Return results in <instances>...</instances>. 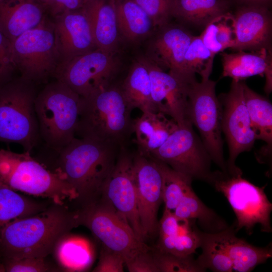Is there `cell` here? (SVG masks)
<instances>
[{"instance_id": "1", "label": "cell", "mask_w": 272, "mask_h": 272, "mask_svg": "<svg viewBox=\"0 0 272 272\" xmlns=\"http://www.w3.org/2000/svg\"><path fill=\"white\" fill-rule=\"evenodd\" d=\"M77 227L76 211L52 202L38 213L7 224L0 232V251L4 258H46L58 240Z\"/></svg>"}, {"instance_id": "2", "label": "cell", "mask_w": 272, "mask_h": 272, "mask_svg": "<svg viewBox=\"0 0 272 272\" xmlns=\"http://www.w3.org/2000/svg\"><path fill=\"white\" fill-rule=\"evenodd\" d=\"M120 148L76 137L58 151L54 171L76 191L82 207L100 198Z\"/></svg>"}, {"instance_id": "3", "label": "cell", "mask_w": 272, "mask_h": 272, "mask_svg": "<svg viewBox=\"0 0 272 272\" xmlns=\"http://www.w3.org/2000/svg\"><path fill=\"white\" fill-rule=\"evenodd\" d=\"M132 110L119 86L112 84L81 97L76 135L119 148L126 147L132 133Z\"/></svg>"}, {"instance_id": "4", "label": "cell", "mask_w": 272, "mask_h": 272, "mask_svg": "<svg viewBox=\"0 0 272 272\" xmlns=\"http://www.w3.org/2000/svg\"><path fill=\"white\" fill-rule=\"evenodd\" d=\"M0 185L59 204L78 197L75 189L58 173L29 152L18 153L0 149Z\"/></svg>"}, {"instance_id": "5", "label": "cell", "mask_w": 272, "mask_h": 272, "mask_svg": "<svg viewBox=\"0 0 272 272\" xmlns=\"http://www.w3.org/2000/svg\"><path fill=\"white\" fill-rule=\"evenodd\" d=\"M34 84L20 76L0 86V142L18 144L29 152L40 138Z\"/></svg>"}, {"instance_id": "6", "label": "cell", "mask_w": 272, "mask_h": 272, "mask_svg": "<svg viewBox=\"0 0 272 272\" xmlns=\"http://www.w3.org/2000/svg\"><path fill=\"white\" fill-rule=\"evenodd\" d=\"M81 98L57 80L37 94L35 108L40 137L57 152L76 137Z\"/></svg>"}, {"instance_id": "7", "label": "cell", "mask_w": 272, "mask_h": 272, "mask_svg": "<svg viewBox=\"0 0 272 272\" xmlns=\"http://www.w3.org/2000/svg\"><path fill=\"white\" fill-rule=\"evenodd\" d=\"M12 55L21 77L34 83L53 76L60 55L53 21L46 16L37 26L12 42Z\"/></svg>"}, {"instance_id": "8", "label": "cell", "mask_w": 272, "mask_h": 272, "mask_svg": "<svg viewBox=\"0 0 272 272\" xmlns=\"http://www.w3.org/2000/svg\"><path fill=\"white\" fill-rule=\"evenodd\" d=\"M242 176L216 170L211 185L224 195L234 212L236 232L244 229L251 235L259 224L261 232L271 233L272 204L264 192L265 186H256Z\"/></svg>"}, {"instance_id": "9", "label": "cell", "mask_w": 272, "mask_h": 272, "mask_svg": "<svg viewBox=\"0 0 272 272\" xmlns=\"http://www.w3.org/2000/svg\"><path fill=\"white\" fill-rule=\"evenodd\" d=\"M76 214L78 226L87 228L103 247L120 255L124 262L141 252L151 249L102 198L81 207Z\"/></svg>"}, {"instance_id": "10", "label": "cell", "mask_w": 272, "mask_h": 272, "mask_svg": "<svg viewBox=\"0 0 272 272\" xmlns=\"http://www.w3.org/2000/svg\"><path fill=\"white\" fill-rule=\"evenodd\" d=\"M216 82L210 78L196 80L190 85L187 117L198 130L212 162L227 172L222 137V108L216 94Z\"/></svg>"}, {"instance_id": "11", "label": "cell", "mask_w": 272, "mask_h": 272, "mask_svg": "<svg viewBox=\"0 0 272 272\" xmlns=\"http://www.w3.org/2000/svg\"><path fill=\"white\" fill-rule=\"evenodd\" d=\"M150 157L192 180H198L211 185L214 178L211 158L191 123L178 126Z\"/></svg>"}, {"instance_id": "12", "label": "cell", "mask_w": 272, "mask_h": 272, "mask_svg": "<svg viewBox=\"0 0 272 272\" xmlns=\"http://www.w3.org/2000/svg\"><path fill=\"white\" fill-rule=\"evenodd\" d=\"M120 66L117 54L97 48L60 64L53 77L85 97L112 85Z\"/></svg>"}, {"instance_id": "13", "label": "cell", "mask_w": 272, "mask_h": 272, "mask_svg": "<svg viewBox=\"0 0 272 272\" xmlns=\"http://www.w3.org/2000/svg\"><path fill=\"white\" fill-rule=\"evenodd\" d=\"M244 83L232 80L229 92L220 100L222 132L229 149L227 172L232 176L242 175L241 170L236 165V159L241 153L250 151L256 140L244 99Z\"/></svg>"}, {"instance_id": "14", "label": "cell", "mask_w": 272, "mask_h": 272, "mask_svg": "<svg viewBox=\"0 0 272 272\" xmlns=\"http://www.w3.org/2000/svg\"><path fill=\"white\" fill-rule=\"evenodd\" d=\"M100 198L108 202L144 241L140 223L133 170V154L120 148L115 165L102 188Z\"/></svg>"}, {"instance_id": "15", "label": "cell", "mask_w": 272, "mask_h": 272, "mask_svg": "<svg viewBox=\"0 0 272 272\" xmlns=\"http://www.w3.org/2000/svg\"><path fill=\"white\" fill-rule=\"evenodd\" d=\"M133 170L140 223L144 239L158 234V212L162 200V177L155 160L137 151Z\"/></svg>"}, {"instance_id": "16", "label": "cell", "mask_w": 272, "mask_h": 272, "mask_svg": "<svg viewBox=\"0 0 272 272\" xmlns=\"http://www.w3.org/2000/svg\"><path fill=\"white\" fill-rule=\"evenodd\" d=\"M143 57L149 70L152 99L157 112L170 117L179 126L191 123L187 117L188 94L193 82L189 83L165 71Z\"/></svg>"}, {"instance_id": "17", "label": "cell", "mask_w": 272, "mask_h": 272, "mask_svg": "<svg viewBox=\"0 0 272 272\" xmlns=\"http://www.w3.org/2000/svg\"><path fill=\"white\" fill-rule=\"evenodd\" d=\"M193 37L183 27L168 23L151 36L145 56L164 71L193 82L184 71V55Z\"/></svg>"}, {"instance_id": "18", "label": "cell", "mask_w": 272, "mask_h": 272, "mask_svg": "<svg viewBox=\"0 0 272 272\" xmlns=\"http://www.w3.org/2000/svg\"><path fill=\"white\" fill-rule=\"evenodd\" d=\"M60 64L97 49L92 27L84 8L63 12L53 21Z\"/></svg>"}, {"instance_id": "19", "label": "cell", "mask_w": 272, "mask_h": 272, "mask_svg": "<svg viewBox=\"0 0 272 272\" xmlns=\"http://www.w3.org/2000/svg\"><path fill=\"white\" fill-rule=\"evenodd\" d=\"M234 17L236 40L232 49L236 51L268 49L271 19L265 6L248 5L240 9Z\"/></svg>"}, {"instance_id": "20", "label": "cell", "mask_w": 272, "mask_h": 272, "mask_svg": "<svg viewBox=\"0 0 272 272\" xmlns=\"http://www.w3.org/2000/svg\"><path fill=\"white\" fill-rule=\"evenodd\" d=\"M43 5L37 0L0 2V31L11 42L39 25L46 17Z\"/></svg>"}, {"instance_id": "21", "label": "cell", "mask_w": 272, "mask_h": 272, "mask_svg": "<svg viewBox=\"0 0 272 272\" xmlns=\"http://www.w3.org/2000/svg\"><path fill=\"white\" fill-rule=\"evenodd\" d=\"M91 23L97 48L118 54L121 37L114 0H89L83 7Z\"/></svg>"}, {"instance_id": "22", "label": "cell", "mask_w": 272, "mask_h": 272, "mask_svg": "<svg viewBox=\"0 0 272 272\" xmlns=\"http://www.w3.org/2000/svg\"><path fill=\"white\" fill-rule=\"evenodd\" d=\"M269 49L263 48L251 52L244 50L233 53L223 52L221 59L222 76L235 81L260 75L266 77L265 91H271V57Z\"/></svg>"}, {"instance_id": "23", "label": "cell", "mask_w": 272, "mask_h": 272, "mask_svg": "<svg viewBox=\"0 0 272 272\" xmlns=\"http://www.w3.org/2000/svg\"><path fill=\"white\" fill-rule=\"evenodd\" d=\"M178 126L173 119L161 112H143L141 116L133 120L132 133L135 134L137 151L150 157Z\"/></svg>"}, {"instance_id": "24", "label": "cell", "mask_w": 272, "mask_h": 272, "mask_svg": "<svg viewBox=\"0 0 272 272\" xmlns=\"http://www.w3.org/2000/svg\"><path fill=\"white\" fill-rule=\"evenodd\" d=\"M235 224L220 232L223 245L233 265V271L249 272L272 257L271 243L261 247L236 236Z\"/></svg>"}, {"instance_id": "25", "label": "cell", "mask_w": 272, "mask_h": 272, "mask_svg": "<svg viewBox=\"0 0 272 272\" xmlns=\"http://www.w3.org/2000/svg\"><path fill=\"white\" fill-rule=\"evenodd\" d=\"M118 26L122 41L137 43L156 31L153 21L134 0H114Z\"/></svg>"}, {"instance_id": "26", "label": "cell", "mask_w": 272, "mask_h": 272, "mask_svg": "<svg viewBox=\"0 0 272 272\" xmlns=\"http://www.w3.org/2000/svg\"><path fill=\"white\" fill-rule=\"evenodd\" d=\"M129 105L142 112H157L151 95V84L149 70L144 57L137 59L119 85Z\"/></svg>"}, {"instance_id": "27", "label": "cell", "mask_w": 272, "mask_h": 272, "mask_svg": "<svg viewBox=\"0 0 272 272\" xmlns=\"http://www.w3.org/2000/svg\"><path fill=\"white\" fill-rule=\"evenodd\" d=\"M244 97L249 116L251 125L256 139L263 141L266 148L261 153L260 161L269 159L272 146V104L266 98L250 89L245 83Z\"/></svg>"}, {"instance_id": "28", "label": "cell", "mask_w": 272, "mask_h": 272, "mask_svg": "<svg viewBox=\"0 0 272 272\" xmlns=\"http://www.w3.org/2000/svg\"><path fill=\"white\" fill-rule=\"evenodd\" d=\"M173 213L180 219L197 224L200 230L206 233H219L229 227L224 218L201 200L192 187L183 196Z\"/></svg>"}, {"instance_id": "29", "label": "cell", "mask_w": 272, "mask_h": 272, "mask_svg": "<svg viewBox=\"0 0 272 272\" xmlns=\"http://www.w3.org/2000/svg\"><path fill=\"white\" fill-rule=\"evenodd\" d=\"M59 269L66 271H83L93 260L92 251L85 239L71 234L63 235L57 242L52 252Z\"/></svg>"}, {"instance_id": "30", "label": "cell", "mask_w": 272, "mask_h": 272, "mask_svg": "<svg viewBox=\"0 0 272 272\" xmlns=\"http://www.w3.org/2000/svg\"><path fill=\"white\" fill-rule=\"evenodd\" d=\"M228 0H173L171 16L196 25H207L227 13Z\"/></svg>"}, {"instance_id": "31", "label": "cell", "mask_w": 272, "mask_h": 272, "mask_svg": "<svg viewBox=\"0 0 272 272\" xmlns=\"http://www.w3.org/2000/svg\"><path fill=\"white\" fill-rule=\"evenodd\" d=\"M45 204L0 185V232L12 221L38 213Z\"/></svg>"}, {"instance_id": "32", "label": "cell", "mask_w": 272, "mask_h": 272, "mask_svg": "<svg viewBox=\"0 0 272 272\" xmlns=\"http://www.w3.org/2000/svg\"><path fill=\"white\" fill-rule=\"evenodd\" d=\"M205 46L214 54L232 48L235 42L234 17L228 12L209 22L199 35Z\"/></svg>"}, {"instance_id": "33", "label": "cell", "mask_w": 272, "mask_h": 272, "mask_svg": "<svg viewBox=\"0 0 272 272\" xmlns=\"http://www.w3.org/2000/svg\"><path fill=\"white\" fill-rule=\"evenodd\" d=\"M200 248L202 251L196 259L206 271H233V265L222 242L219 233H208L199 230Z\"/></svg>"}, {"instance_id": "34", "label": "cell", "mask_w": 272, "mask_h": 272, "mask_svg": "<svg viewBox=\"0 0 272 272\" xmlns=\"http://www.w3.org/2000/svg\"><path fill=\"white\" fill-rule=\"evenodd\" d=\"M154 159L161 174L162 200L165 209L173 212L183 196L192 187L193 180L164 163Z\"/></svg>"}, {"instance_id": "35", "label": "cell", "mask_w": 272, "mask_h": 272, "mask_svg": "<svg viewBox=\"0 0 272 272\" xmlns=\"http://www.w3.org/2000/svg\"><path fill=\"white\" fill-rule=\"evenodd\" d=\"M215 56L205 46L200 36H193L184 57V71L187 79L190 81L196 80V74L201 79L210 78Z\"/></svg>"}, {"instance_id": "36", "label": "cell", "mask_w": 272, "mask_h": 272, "mask_svg": "<svg viewBox=\"0 0 272 272\" xmlns=\"http://www.w3.org/2000/svg\"><path fill=\"white\" fill-rule=\"evenodd\" d=\"M200 229L196 225L189 232L176 236H159L156 250L180 256L193 255L199 248Z\"/></svg>"}, {"instance_id": "37", "label": "cell", "mask_w": 272, "mask_h": 272, "mask_svg": "<svg viewBox=\"0 0 272 272\" xmlns=\"http://www.w3.org/2000/svg\"><path fill=\"white\" fill-rule=\"evenodd\" d=\"M159 272H203L206 270L198 263L193 255L180 256L151 248Z\"/></svg>"}, {"instance_id": "38", "label": "cell", "mask_w": 272, "mask_h": 272, "mask_svg": "<svg viewBox=\"0 0 272 272\" xmlns=\"http://www.w3.org/2000/svg\"><path fill=\"white\" fill-rule=\"evenodd\" d=\"M4 259L3 263L7 272H47L59 270L47 262L46 257H26Z\"/></svg>"}, {"instance_id": "39", "label": "cell", "mask_w": 272, "mask_h": 272, "mask_svg": "<svg viewBox=\"0 0 272 272\" xmlns=\"http://www.w3.org/2000/svg\"><path fill=\"white\" fill-rule=\"evenodd\" d=\"M149 15L157 29L166 25L173 0H134Z\"/></svg>"}, {"instance_id": "40", "label": "cell", "mask_w": 272, "mask_h": 272, "mask_svg": "<svg viewBox=\"0 0 272 272\" xmlns=\"http://www.w3.org/2000/svg\"><path fill=\"white\" fill-rule=\"evenodd\" d=\"M195 224L178 218L173 212L164 209L159 221V236H176L191 230Z\"/></svg>"}, {"instance_id": "41", "label": "cell", "mask_w": 272, "mask_h": 272, "mask_svg": "<svg viewBox=\"0 0 272 272\" xmlns=\"http://www.w3.org/2000/svg\"><path fill=\"white\" fill-rule=\"evenodd\" d=\"M16 69L12 55V42L0 31V86L11 80Z\"/></svg>"}, {"instance_id": "42", "label": "cell", "mask_w": 272, "mask_h": 272, "mask_svg": "<svg viewBox=\"0 0 272 272\" xmlns=\"http://www.w3.org/2000/svg\"><path fill=\"white\" fill-rule=\"evenodd\" d=\"M125 262L119 254L102 246L99 260L93 271L122 272Z\"/></svg>"}, {"instance_id": "43", "label": "cell", "mask_w": 272, "mask_h": 272, "mask_svg": "<svg viewBox=\"0 0 272 272\" xmlns=\"http://www.w3.org/2000/svg\"><path fill=\"white\" fill-rule=\"evenodd\" d=\"M125 265L130 272H159L151 249L141 252L125 261Z\"/></svg>"}, {"instance_id": "44", "label": "cell", "mask_w": 272, "mask_h": 272, "mask_svg": "<svg viewBox=\"0 0 272 272\" xmlns=\"http://www.w3.org/2000/svg\"><path fill=\"white\" fill-rule=\"evenodd\" d=\"M89 0H45L43 5L46 12L53 18L63 12L83 8Z\"/></svg>"}, {"instance_id": "45", "label": "cell", "mask_w": 272, "mask_h": 272, "mask_svg": "<svg viewBox=\"0 0 272 272\" xmlns=\"http://www.w3.org/2000/svg\"><path fill=\"white\" fill-rule=\"evenodd\" d=\"M242 2H244L248 5H254V6H264L267 2L270 0H241Z\"/></svg>"}, {"instance_id": "46", "label": "cell", "mask_w": 272, "mask_h": 272, "mask_svg": "<svg viewBox=\"0 0 272 272\" xmlns=\"http://www.w3.org/2000/svg\"><path fill=\"white\" fill-rule=\"evenodd\" d=\"M0 272H5V267L3 263L0 262Z\"/></svg>"}, {"instance_id": "47", "label": "cell", "mask_w": 272, "mask_h": 272, "mask_svg": "<svg viewBox=\"0 0 272 272\" xmlns=\"http://www.w3.org/2000/svg\"><path fill=\"white\" fill-rule=\"evenodd\" d=\"M37 1L43 4L45 0H37Z\"/></svg>"}, {"instance_id": "48", "label": "cell", "mask_w": 272, "mask_h": 272, "mask_svg": "<svg viewBox=\"0 0 272 272\" xmlns=\"http://www.w3.org/2000/svg\"><path fill=\"white\" fill-rule=\"evenodd\" d=\"M3 0H0V2L2 1Z\"/></svg>"}]
</instances>
